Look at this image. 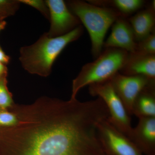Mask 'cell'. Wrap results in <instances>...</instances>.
Listing matches in <instances>:
<instances>
[{
  "label": "cell",
  "mask_w": 155,
  "mask_h": 155,
  "mask_svg": "<svg viewBox=\"0 0 155 155\" xmlns=\"http://www.w3.org/2000/svg\"><path fill=\"white\" fill-rule=\"evenodd\" d=\"M6 25V22L5 21L0 20V31L5 28Z\"/></svg>",
  "instance_id": "22"
},
{
  "label": "cell",
  "mask_w": 155,
  "mask_h": 155,
  "mask_svg": "<svg viewBox=\"0 0 155 155\" xmlns=\"http://www.w3.org/2000/svg\"><path fill=\"white\" fill-rule=\"evenodd\" d=\"M15 104L7 87L6 76L0 77V110H9Z\"/></svg>",
  "instance_id": "16"
},
{
  "label": "cell",
  "mask_w": 155,
  "mask_h": 155,
  "mask_svg": "<svg viewBox=\"0 0 155 155\" xmlns=\"http://www.w3.org/2000/svg\"><path fill=\"white\" fill-rule=\"evenodd\" d=\"M67 6L88 31L91 40V54L95 59L102 52L105 37L110 27L120 17L126 18L115 9L95 5L84 1H69Z\"/></svg>",
  "instance_id": "3"
},
{
  "label": "cell",
  "mask_w": 155,
  "mask_h": 155,
  "mask_svg": "<svg viewBox=\"0 0 155 155\" xmlns=\"http://www.w3.org/2000/svg\"><path fill=\"white\" fill-rule=\"evenodd\" d=\"M89 92L92 96H97L103 100L110 114L109 121L130 140L133 127L131 126L130 116L110 80L89 85Z\"/></svg>",
  "instance_id": "5"
},
{
  "label": "cell",
  "mask_w": 155,
  "mask_h": 155,
  "mask_svg": "<svg viewBox=\"0 0 155 155\" xmlns=\"http://www.w3.org/2000/svg\"><path fill=\"white\" fill-rule=\"evenodd\" d=\"M18 119L16 114L9 110H0V127L8 128L17 125Z\"/></svg>",
  "instance_id": "17"
},
{
  "label": "cell",
  "mask_w": 155,
  "mask_h": 155,
  "mask_svg": "<svg viewBox=\"0 0 155 155\" xmlns=\"http://www.w3.org/2000/svg\"><path fill=\"white\" fill-rule=\"evenodd\" d=\"M87 2L95 5L115 9L126 17L140 10L146 3L143 0H91Z\"/></svg>",
  "instance_id": "14"
},
{
  "label": "cell",
  "mask_w": 155,
  "mask_h": 155,
  "mask_svg": "<svg viewBox=\"0 0 155 155\" xmlns=\"http://www.w3.org/2000/svg\"><path fill=\"white\" fill-rule=\"evenodd\" d=\"M125 50L106 48L93 62L84 65L72 81L70 99H75L84 87L110 79L125 64L128 55Z\"/></svg>",
  "instance_id": "4"
},
{
  "label": "cell",
  "mask_w": 155,
  "mask_h": 155,
  "mask_svg": "<svg viewBox=\"0 0 155 155\" xmlns=\"http://www.w3.org/2000/svg\"><path fill=\"white\" fill-rule=\"evenodd\" d=\"M130 140L143 155H155V117L139 118Z\"/></svg>",
  "instance_id": "10"
},
{
  "label": "cell",
  "mask_w": 155,
  "mask_h": 155,
  "mask_svg": "<svg viewBox=\"0 0 155 155\" xmlns=\"http://www.w3.org/2000/svg\"><path fill=\"white\" fill-rule=\"evenodd\" d=\"M132 114L138 119L155 117V81L148 84L139 94L134 103Z\"/></svg>",
  "instance_id": "13"
},
{
  "label": "cell",
  "mask_w": 155,
  "mask_h": 155,
  "mask_svg": "<svg viewBox=\"0 0 155 155\" xmlns=\"http://www.w3.org/2000/svg\"><path fill=\"white\" fill-rule=\"evenodd\" d=\"M3 17L1 16V14H0V20H2V19H3Z\"/></svg>",
  "instance_id": "23"
},
{
  "label": "cell",
  "mask_w": 155,
  "mask_h": 155,
  "mask_svg": "<svg viewBox=\"0 0 155 155\" xmlns=\"http://www.w3.org/2000/svg\"><path fill=\"white\" fill-rule=\"evenodd\" d=\"M50 13L51 26L47 34L50 37L62 36L81 25L78 18L72 14L63 0L45 1Z\"/></svg>",
  "instance_id": "7"
},
{
  "label": "cell",
  "mask_w": 155,
  "mask_h": 155,
  "mask_svg": "<svg viewBox=\"0 0 155 155\" xmlns=\"http://www.w3.org/2000/svg\"><path fill=\"white\" fill-rule=\"evenodd\" d=\"M19 4L18 0H0V14L3 18L14 15L19 9Z\"/></svg>",
  "instance_id": "18"
},
{
  "label": "cell",
  "mask_w": 155,
  "mask_h": 155,
  "mask_svg": "<svg viewBox=\"0 0 155 155\" xmlns=\"http://www.w3.org/2000/svg\"><path fill=\"white\" fill-rule=\"evenodd\" d=\"M108 119L99 123L97 130L100 139L109 151L114 155H143L133 142L117 130Z\"/></svg>",
  "instance_id": "8"
},
{
  "label": "cell",
  "mask_w": 155,
  "mask_h": 155,
  "mask_svg": "<svg viewBox=\"0 0 155 155\" xmlns=\"http://www.w3.org/2000/svg\"><path fill=\"white\" fill-rule=\"evenodd\" d=\"M8 69L5 64L0 62V77L7 76Z\"/></svg>",
  "instance_id": "21"
},
{
  "label": "cell",
  "mask_w": 155,
  "mask_h": 155,
  "mask_svg": "<svg viewBox=\"0 0 155 155\" xmlns=\"http://www.w3.org/2000/svg\"><path fill=\"white\" fill-rule=\"evenodd\" d=\"M14 127L1 128L0 143L11 155H112L99 135V123L110 116L102 99L80 102L42 97L14 104Z\"/></svg>",
  "instance_id": "1"
},
{
  "label": "cell",
  "mask_w": 155,
  "mask_h": 155,
  "mask_svg": "<svg viewBox=\"0 0 155 155\" xmlns=\"http://www.w3.org/2000/svg\"><path fill=\"white\" fill-rule=\"evenodd\" d=\"M134 52L143 55L155 54V31L145 38L137 42Z\"/></svg>",
  "instance_id": "15"
},
{
  "label": "cell",
  "mask_w": 155,
  "mask_h": 155,
  "mask_svg": "<svg viewBox=\"0 0 155 155\" xmlns=\"http://www.w3.org/2000/svg\"><path fill=\"white\" fill-rule=\"evenodd\" d=\"M119 73L127 76L141 75L155 80V54L129 53Z\"/></svg>",
  "instance_id": "11"
},
{
  "label": "cell",
  "mask_w": 155,
  "mask_h": 155,
  "mask_svg": "<svg viewBox=\"0 0 155 155\" xmlns=\"http://www.w3.org/2000/svg\"><path fill=\"white\" fill-rule=\"evenodd\" d=\"M10 61V57L4 52L0 46V62L4 64H8Z\"/></svg>",
  "instance_id": "20"
},
{
  "label": "cell",
  "mask_w": 155,
  "mask_h": 155,
  "mask_svg": "<svg viewBox=\"0 0 155 155\" xmlns=\"http://www.w3.org/2000/svg\"><path fill=\"white\" fill-rule=\"evenodd\" d=\"M136 44L130 23L126 17H121L113 24L110 35L104 42V47L120 49L132 53Z\"/></svg>",
  "instance_id": "9"
},
{
  "label": "cell",
  "mask_w": 155,
  "mask_h": 155,
  "mask_svg": "<svg viewBox=\"0 0 155 155\" xmlns=\"http://www.w3.org/2000/svg\"><path fill=\"white\" fill-rule=\"evenodd\" d=\"M127 20L133 30L136 42L149 36L155 31V1Z\"/></svg>",
  "instance_id": "12"
},
{
  "label": "cell",
  "mask_w": 155,
  "mask_h": 155,
  "mask_svg": "<svg viewBox=\"0 0 155 155\" xmlns=\"http://www.w3.org/2000/svg\"><path fill=\"white\" fill-rule=\"evenodd\" d=\"M81 25L67 34L50 37L45 33L33 44L22 47L19 51V60L22 67L29 73L42 77L51 74L54 62L62 51L83 34Z\"/></svg>",
  "instance_id": "2"
},
{
  "label": "cell",
  "mask_w": 155,
  "mask_h": 155,
  "mask_svg": "<svg viewBox=\"0 0 155 155\" xmlns=\"http://www.w3.org/2000/svg\"><path fill=\"white\" fill-rule=\"evenodd\" d=\"M109 80L129 116L132 115L134 103L139 94L148 84L155 81L141 75L127 76L119 72Z\"/></svg>",
  "instance_id": "6"
},
{
  "label": "cell",
  "mask_w": 155,
  "mask_h": 155,
  "mask_svg": "<svg viewBox=\"0 0 155 155\" xmlns=\"http://www.w3.org/2000/svg\"><path fill=\"white\" fill-rule=\"evenodd\" d=\"M20 4L31 6L39 11L47 19H50V13L45 1L42 0H18Z\"/></svg>",
  "instance_id": "19"
}]
</instances>
